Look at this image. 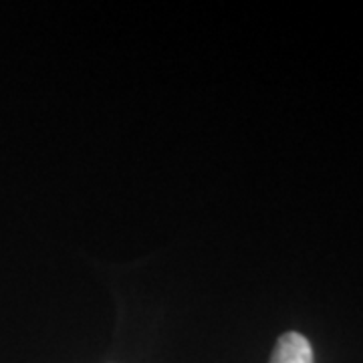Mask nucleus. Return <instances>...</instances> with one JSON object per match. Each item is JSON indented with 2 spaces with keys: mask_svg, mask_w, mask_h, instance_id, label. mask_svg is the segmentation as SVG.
<instances>
[{
  "mask_svg": "<svg viewBox=\"0 0 363 363\" xmlns=\"http://www.w3.org/2000/svg\"><path fill=\"white\" fill-rule=\"evenodd\" d=\"M271 363H313V347L309 339L297 331H289L277 341Z\"/></svg>",
  "mask_w": 363,
  "mask_h": 363,
  "instance_id": "obj_1",
  "label": "nucleus"
}]
</instances>
